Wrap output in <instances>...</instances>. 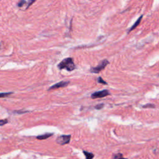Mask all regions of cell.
<instances>
[{"label":"cell","instance_id":"1","mask_svg":"<svg viewBox=\"0 0 159 159\" xmlns=\"http://www.w3.org/2000/svg\"><path fill=\"white\" fill-rule=\"evenodd\" d=\"M57 67L60 70L65 69L68 71H71L76 68V65L73 61V58L68 57L64 58L61 61H60L58 64Z\"/></svg>","mask_w":159,"mask_h":159},{"label":"cell","instance_id":"2","mask_svg":"<svg viewBox=\"0 0 159 159\" xmlns=\"http://www.w3.org/2000/svg\"><path fill=\"white\" fill-rule=\"evenodd\" d=\"M109 63V62L106 59L102 60L99 63V64L96 66L91 67L90 68V72L93 73H98L100 71H101L102 70H104Z\"/></svg>","mask_w":159,"mask_h":159},{"label":"cell","instance_id":"3","mask_svg":"<svg viewBox=\"0 0 159 159\" xmlns=\"http://www.w3.org/2000/svg\"><path fill=\"white\" fill-rule=\"evenodd\" d=\"M110 94V92L107 89H103L102 91H96L92 93L91 98L92 99H96V98H101L109 96Z\"/></svg>","mask_w":159,"mask_h":159},{"label":"cell","instance_id":"4","mask_svg":"<svg viewBox=\"0 0 159 159\" xmlns=\"http://www.w3.org/2000/svg\"><path fill=\"white\" fill-rule=\"evenodd\" d=\"M71 139V135H62L57 137L56 139V142L57 143L60 145H65L67 144L70 142Z\"/></svg>","mask_w":159,"mask_h":159},{"label":"cell","instance_id":"5","mask_svg":"<svg viewBox=\"0 0 159 159\" xmlns=\"http://www.w3.org/2000/svg\"><path fill=\"white\" fill-rule=\"evenodd\" d=\"M70 81H61L58 83H57L54 84H53L52 86H51L48 90H52V89H57V88H63V87H65L66 86L68 85Z\"/></svg>","mask_w":159,"mask_h":159},{"label":"cell","instance_id":"6","mask_svg":"<svg viewBox=\"0 0 159 159\" xmlns=\"http://www.w3.org/2000/svg\"><path fill=\"white\" fill-rule=\"evenodd\" d=\"M142 17H143V16L142 15L140 17H139L138 19H137V20L135 21V22L134 24V25L128 30V32H131L132 30H134V29H135L139 25V24H140V22H141V20H142Z\"/></svg>","mask_w":159,"mask_h":159},{"label":"cell","instance_id":"7","mask_svg":"<svg viewBox=\"0 0 159 159\" xmlns=\"http://www.w3.org/2000/svg\"><path fill=\"white\" fill-rule=\"evenodd\" d=\"M52 135H53L52 133H45L44 134H42V135L37 136V139H39V140H44V139H46L50 137Z\"/></svg>","mask_w":159,"mask_h":159},{"label":"cell","instance_id":"8","mask_svg":"<svg viewBox=\"0 0 159 159\" xmlns=\"http://www.w3.org/2000/svg\"><path fill=\"white\" fill-rule=\"evenodd\" d=\"M83 153L86 157V159H93L94 157V155L93 153H91V152H88L87 151H84L83 150Z\"/></svg>","mask_w":159,"mask_h":159},{"label":"cell","instance_id":"9","mask_svg":"<svg viewBox=\"0 0 159 159\" xmlns=\"http://www.w3.org/2000/svg\"><path fill=\"white\" fill-rule=\"evenodd\" d=\"M113 159H126V158H124L122 156V155L121 153H117V154H116L114 155V156L113 157Z\"/></svg>","mask_w":159,"mask_h":159},{"label":"cell","instance_id":"10","mask_svg":"<svg viewBox=\"0 0 159 159\" xmlns=\"http://www.w3.org/2000/svg\"><path fill=\"white\" fill-rule=\"evenodd\" d=\"M12 93V92H9V93H0V98H5L7 97L9 95H11Z\"/></svg>","mask_w":159,"mask_h":159},{"label":"cell","instance_id":"11","mask_svg":"<svg viewBox=\"0 0 159 159\" xmlns=\"http://www.w3.org/2000/svg\"><path fill=\"white\" fill-rule=\"evenodd\" d=\"M97 81L99 83H101V84H107V83L101 76H99L97 78Z\"/></svg>","mask_w":159,"mask_h":159},{"label":"cell","instance_id":"12","mask_svg":"<svg viewBox=\"0 0 159 159\" xmlns=\"http://www.w3.org/2000/svg\"><path fill=\"white\" fill-rule=\"evenodd\" d=\"M8 122V120L7 119H1L0 120V126H2V125H5L6 124H7Z\"/></svg>","mask_w":159,"mask_h":159},{"label":"cell","instance_id":"13","mask_svg":"<svg viewBox=\"0 0 159 159\" xmlns=\"http://www.w3.org/2000/svg\"><path fill=\"white\" fill-rule=\"evenodd\" d=\"M103 107H104V104H97L96 106H94V107H95L96 109H102Z\"/></svg>","mask_w":159,"mask_h":159},{"label":"cell","instance_id":"14","mask_svg":"<svg viewBox=\"0 0 159 159\" xmlns=\"http://www.w3.org/2000/svg\"><path fill=\"white\" fill-rule=\"evenodd\" d=\"M143 107H145V108H146V107H155V106L153 105V104H147V105L143 106Z\"/></svg>","mask_w":159,"mask_h":159}]
</instances>
